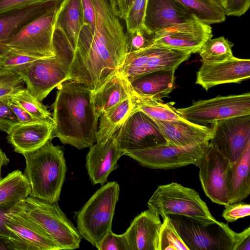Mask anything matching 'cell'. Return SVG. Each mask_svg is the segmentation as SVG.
<instances>
[{
    "label": "cell",
    "instance_id": "obj_1",
    "mask_svg": "<svg viewBox=\"0 0 250 250\" xmlns=\"http://www.w3.org/2000/svg\"><path fill=\"white\" fill-rule=\"evenodd\" d=\"M58 87L52 104L55 128L52 138L79 149L90 147L97 142L98 121L92 90L74 81H64Z\"/></svg>",
    "mask_w": 250,
    "mask_h": 250
},
{
    "label": "cell",
    "instance_id": "obj_2",
    "mask_svg": "<svg viewBox=\"0 0 250 250\" xmlns=\"http://www.w3.org/2000/svg\"><path fill=\"white\" fill-rule=\"evenodd\" d=\"M95 12L93 30L84 24L76 51L82 61L95 68L122 65L126 59L127 36L112 8L111 0H92Z\"/></svg>",
    "mask_w": 250,
    "mask_h": 250
},
{
    "label": "cell",
    "instance_id": "obj_3",
    "mask_svg": "<svg viewBox=\"0 0 250 250\" xmlns=\"http://www.w3.org/2000/svg\"><path fill=\"white\" fill-rule=\"evenodd\" d=\"M48 140L32 151L22 154L26 166L23 175L30 186L29 196L57 203L66 172L63 150Z\"/></svg>",
    "mask_w": 250,
    "mask_h": 250
},
{
    "label": "cell",
    "instance_id": "obj_4",
    "mask_svg": "<svg viewBox=\"0 0 250 250\" xmlns=\"http://www.w3.org/2000/svg\"><path fill=\"white\" fill-rule=\"evenodd\" d=\"M189 250H236L250 236V227L237 233L217 220L203 222L187 216L168 215Z\"/></svg>",
    "mask_w": 250,
    "mask_h": 250
},
{
    "label": "cell",
    "instance_id": "obj_5",
    "mask_svg": "<svg viewBox=\"0 0 250 250\" xmlns=\"http://www.w3.org/2000/svg\"><path fill=\"white\" fill-rule=\"evenodd\" d=\"M119 193L118 183L108 182L98 189L77 213L78 232L95 247L111 230Z\"/></svg>",
    "mask_w": 250,
    "mask_h": 250
},
{
    "label": "cell",
    "instance_id": "obj_6",
    "mask_svg": "<svg viewBox=\"0 0 250 250\" xmlns=\"http://www.w3.org/2000/svg\"><path fill=\"white\" fill-rule=\"evenodd\" d=\"M147 207L162 217L174 214L203 222L217 220L195 190L176 182L158 186L148 201Z\"/></svg>",
    "mask_w": 250,
    "mask_h": 250
},
{
    "label": "cell",
    "instance_id": "obj_7",
    "mask_svg": "<svg viewBox=\"0 0 250 250\" xmlns=\"http://www.w3.org/2000/svg\"><path fill=\"white\" fill-rule=\"evenodd\" d=\"M22 208L28 216L55 241L61 250L80 247L81 236L77 229L56 203L29 196L23 201Z\"/></svg>",
    "mask_w": 250,
    "mask_h": 250
},
{
    "label": "cell",
    "instance_id": "obj_8",
    "mask_svg": "<svg viewBox=\"0 0 250 250\" xmlns=\"http://www.w3.org/2000/svg\"><path fill=\"white\" fill-rule=\"evenodd\" d=\"M61 2L25 25L13 36L1 41L0 45L3 50L38 58L55 56L53 37L56 18Z\"/></svg>",
    "mask_w": 250,
    "mask_h": 250
},
{
    "label": "cell",
    "instance_id": "obj_9",
    "mask_svg": "<svg viewBox=\"0 0 250 250\" xmlns=\"http://www.w3.org/2000/svg\"><path fill=\"white\" fill-rule=\"evenodd\" d=\"M177 110L189 122L204 125L212 124L220 120L250 115V93L198 100Z\"/></svg>",
    "mask_w": 250,
    "mask_h": 250
},
{
    "label": "cell",
    "instance_id": "obj_10",
    "mask_svg": "<svg viewBox=\"0 0 250 250\" xmlns=\"http://www.w3.org/2000/svg\"><path fill=\"white\" fill-rule=\"evenodd\" d=\"M209 141L195 143L184 146L168 145L125 152L141 166L152 169H168L195 166L203 157Z\"/></svg>",
    "mask_w": 250,
    "mask_h": 250
},
{
    "label": "cell",
    "instance_id": "obj_11",
    "mask_svg": "<svg viewBox=\"0 0 250 250\" xmlns=\"http://www.w3.org/2000/svg\"><path fill=\"white\" fill-rule=\"evenodd\" d=\"M113 136L123 154L167 145L155 121L136 109L127 116Z\"/></svg>",
    "mask_w": 250,
    "mask_h": 250
},
{
    "label": "cell",
    "instance_id": "obj_12",
    "mask_svg": "<svg viewBox=\"0 0 250 250\" xmlns=\"http://www.w3.org/2000/svg\"><path fill=\"white\" fill-rule=\"evenodd\" d=\"M187 51L153 44L141 51L127 53L121 71L129 82L151 72L174 69L190 57Z\"/></svg>",
    "mask_w": 250,
    "mask_h": 250
},
{
    "label": "cell",
    "instance_id": "obj_13",
    "mask_svg": "<svg viewBox=\"0 0 250 250\" xmlns=\"http://www.w3.org/2000/svg\"><path fill=\"white\" fill-rule=\"evenodd\" d=\"M211 144L228 161L235 163L250 144V115L217 121L211 124Z\"/></svg>",
    "mask_w": 250,
    "mask_h": 250
},
{
    "label": "cell",
    "instance_id": "obj_14",
    "mask_svg": "<svg viewBox=\"0 0 250 250\" xmlns=\"http://www.w3.org/2000/svg\"><path fill=\"white\" fill-rule=\"evenodd\" d=\"M27 91L42 102L56 87L69 80L67 68L56 56L39 59L17 71Z\"/></svg>",
    "mask_w": 250,
    "mask_h": 250
},
{
    "label": "cell",
    "instance_id": "obj_15",
    "mask_svg": "<svg viewBox=\"0 0 250 250\" xmlns=\"http://www.w3.org/2000/svg\"><path fill=\"white\" fill-rule=\"evenodd\" d=\"M229 164L209 143L195 166L199 167V179L206 196L220 205L229 204L226 175Z\"/></svg>",
    "mask_w": 250,
    "mask_h": 250
},
{
    "label": "cell",
    "instance_id": "obj_16",
    "mask_svg": "<svg viewBox=\"0 0 250 250\" xmlns=\"http://www.w3.org/2000/svg\"><path fill=\"white\" fill-rule=\"evenodd\" d=\"M212 37L210 26L196 19L155 32L153 44L192 54L198 52Z\"/></svg>",
    "mask_w": 250,
    "mask_h": 250
},
{
    "label": "cell",
    "instance_id": "obj_17",
    "mask_svg": "<svg viewBox=\"0 0 250 250\" xmlns=\"http://www.w3.org/2000/svg\"><path fill=\"white\" fill-rule=\"evenodd\" d=\"M250 77V60L233 57L225 61L204 63L196 73V83L208 91L227 83H240Z\"/></svg>",
    "mask_w": 250,
    "mask_h": 250
},
{
    "label": "cell",
    "instance_id": "obj_18",
    "mask_svg": "<svg viewBox=\"0 0 250 250\" xmlns=\"http://www.w3.org/2000/svg\"><path fill=\"white\" fill-rule=\"evenodd\" d=\"M83 25L81 0H62L58 10L55 28L59 29L63 35L58 33L54 36V49H73Z\"/></svg>",
    "mask_w": 250,
    "mask_h": 250
},
{
    "label": "cell",
    "instance_id": "obj_19",
    "mask_svg": "<svg viewBox=\"0 0 250 250\" xmlns=\"http://www.w3.org/2000/svg\"><path fill=\"white\" fill-rule=\"evenodd\" d=\"M197 19L176 0H147L144 27L154 34L162 29Z\"/></svg>",
    "mask_w": 250,
    "mask_h": 250
},
{
    "label": "cell",
    "instance_id": "obj_20",
    "mask_svg": "<svg viewBox=\"0 0 250 250\" xmlns=\"http://www.w3.org/2000/svg\"><path fill=\"white\" fill-rule=\"evenodd\" d=\"M123 152L113 136L105 142H96L90 147L86 156V167L93 185H103L109 174L119 166Z\"/></svg>",
    "mask_w": 250,
    "mask_h": 250
},
{
    "label": "cell",
    "instance_id": "obj_21",
    "mask_svg": "<svg viewBox=\"0 0 250 250\" xmlns=\"http://www.w3.org/2000/svg\"><path fill=\"white\" fill-rule=\"evenodd\" d=\"M24 200L19 209L7 215L6 227L25 243L28 250H60L55 241L24 211Z\"/></svg>",
    "mask_w": 250,
    "mask_h": 250
},
{
    "label": "cell",
    "instance_id": "obj_22",
    "mask_svg": "<svg viewBox=\"0 0 250 250\" xmlns=\"http://www.w3.org/2000/svg\"><path fill=\"white\" fill-rule=\"evenodd\" d=\"M162 224L160 215L149 208L136 216L125 232L130 250H158Z\"/></svg>",
    "mask_w": 250,
    "mask_h": 250
},
{
    "label": "cell",
    "instance_id": "obj_23",
    "mask_svg": "<svg viewBox=\"0 0 250 250\" xmlns=\"http://www.w3.org/2000/svg\"><path fill=\"white\" fill-rule=\"evenodd\" d=\"M62 0H51L15 9L0 15V42L17 33L25 25L46 14ZM7 52L0 45V57Z\"/></svg>",
    "mask_w": 250,
    "mask_h": 250
},
{
    "label": "cell",
    "instance_id": "obj_24",
    "mask_svg": "<svg viewBox=\"0 0 250 250\" xmlns=\"http://www.w3.org/2000/svg\"><path fill=\"white\" fill-rule=\"evenodd\" d=\"M55 125L44 122L18 124L7 133L6 139L14 151L22 154L34 151L52 140Z\"/></svg>",
    "mask_w": 250,
    "mask_h": 250
},
{
    "label": "cell",
    "instance_id": "obj_25",
    "mask_svg": "<svg viewBox=\"0 0 250 250\" xmlns=\"http://www.w3.org/2000/svg\"><path fill=\"white\" fill-rule=\"evenodd\" d=\"M166 138L167 145L184 146L195 143L209 141L211 127L186 121L155 120Z\"/></svg>",
    "mask_w": 250,
    "mask_h": 250
},
{
    "label": "cell",
    "instance_id": "obj_26",
    "mask_svg": "<svg viewBox=\"0 0 250 250\" xmlns=\"http://www.w3.org/2000/svg\"><path fill=\"white\" fill-rule=\"evenodd\" d=\"M174 69H162L140 76L129 82L134 94L157 101L168 96L175 88Z\"/></svg>",
    "mask_w": 250,
    "mask_h": 250
},
{
    "label": "cell",
    "instance_id": "obj_27",
    "mask_svg": "<svg viewBox=\"0 0 250 250\" xmlns=\"http://www.w3.org/2000/svg\"><path fill=\"white\" fill-rule=\"evenodd\" d=\"M132 90L121 69L114 73L98 89L92 91V98L98 115L100 116L131 96Z\"/></svg>",
    "mask_w": 250,
    "mask_h": 250
},
{
    "label": "cell",
    "instance_id": "obj_28",
    "mask_svg": "<svg viewBox=\"0 0 250 250\" xmlns=\"http://www.w3.org/2000/svg\"><path fill=\"white\" fill-rule=\"evenodd\" d=\"M229 204L241 202L250 193V144L239 159L229 165L226 175Z\"/></svg>",
    "mask_w": 250,
    "mask_h": 250
},
{
    "label": "cell",
    "instance_id": "obj_29",
    "mask_svg": "<svg viewBox=\"0 0 250 250\" xmlns=\"http://www.w3.org/2000/svg\"><path fill=\"white\" fill-rule=\"evenodd\" d=\"M135 101L132 96L128 97L111 108L100 117L96 142H105L119 129L127 116L135 109Z\"/></svg>",
    "mask_w": 250,
    "mask_h": 250
},
{
    "label": "cell",
    "instance_id": "obj_30",
    "mask_svg": "<svg viewBox=\"0 0 250 250\" xmlns=\"http://www.w3.org/2000/svg\"><path fill=\"white\" fill-rule=\"evenodd\" d=\"M30 191L29 183L23 174L14 170L0 179V205L24 200Z\"/></svg>",
    "mask_w": 250,
    "mask_h": 250
},
{
    "label": "cell",
    "instance_id": "obj_31",
    "mask_svg": "<svg viewBox=\"0 0 250 250\" xmlns=\"http://www.w3.org/2000/svg\"><path fill=\"white\" fill-rule=\"evenodd\" d=\"M132 96L136 103L135 109L143 111L154 120H187L173 106V103H164L163 101L141 98L133 91Z\"/></svg>",
    "mask_w": 250,
    "mask_h": 250
},
{
    "label": "cell",
    "instance_id": "obj_32",
    "mask_svg": "<svg viewBox=\"0 0 250 250\" xmlns=\"http://www.w3.org/2000/svg\"><path fill=\"white\" fill-rule=\"evenodd\" d=\"M199 20L211 24L223 22L226 15L223 7L214 0H176Z\"/></svg>",
    "mask_w": 250,
    "mask_h": 250
},
{
    "label": "cell",
    "instance_id": "obj_33",
    "mask_svg": "<svg viewBox=\"0 0 250 250\" xmlns=\"http://www.w3.org/2000/svg\"><path fill=\"white\" fill-rule=\"evenodd\" d=\"M231 44L224 37L208 40L198 52L204 63L218 62L233 57Z\"/></svg>",
    "mask_w": 250,
    "mask_h": 250
},
{
    "label": "cell",
    "instance_id": "obj_34",
    "mask_svg": "<svg viewBox=\"0 0 250 250\" xmlns=\"http://www.w3.org/2000/svg\"><path fill=\"white\" fill-rule=\"evenodd\" d=\"M10 97L35 118L42 122L55 125L51 114L46 107L33 97L26 88L14 93Z\"/></svg>",
    "mask_w": 250,
    "mask_h": 250
},
{
    "label": "cell",
    "instance_id": "obj_35",
    "mask_svg": "<svg viewBox=\"0 0 250 250\" xmlns=\"http://www.w3.org/2000/svg\"><path fill=\"white\" fill-rule=\"evenodd\" d=\"M158 250H189L168 215L162 217Z\"/></svg>",
    "mask_w": 250,
    "mask_h": 250
},
{
    "label": "cell",
    "instance_id": "obj_36",
    "mask_svg": "<svg viewBox=\"0 0 250 250\" xmlns=\"http://www.w3.org/2000/svg\"><path fill=\"white\" fill-rule=\"evenodd\" d=\"M24 83L17 71L0 66V99L9 97L25 88Z\"/></svg>",
    "mask_w": 250,
    "mask_h": 250
},
{
    "label": "cell",
    "instance_id": "obj_37",
    "mask_svg": "<svg viewBox=\"0 0 250 250\" xmlns=\"http://www.w3.org/2000/svg\"><path fill=\"white\" fill-rule=\"evenodd\" d=\"M147 0H134L126 16L128 33L144 29V20Z\"/></svg>",
    "mask_w": 250,
    "mask_h": 250
},
{
    "label": "cell",
    "instance_id": "obj_38",
    "mask_svg": "<svg viewBox=\"0 0 250 250\" xmlns=\"http://www.w3.org/2000/svg\"><path fill=\"white\" fill-rule=\"evenodd\" d=\"M128 34L126 35L127 53L141 51L153 44L154 34L149 32L145 28Z\"/></svg>",
    "mask_w": 250,
    "mask_h": 250
},
{
    "label": "cell",
    "instance_id": "obj_39",
    "mask_svg": "<svg viewBox=\"0 0 250 250\" xmlns=\"http://www.w3.org/2000/svg\"><path fill=\"white\" fill-rule=\"evenodd\" d=\"M95 247L99 250H130L125 233L117 234L112 229L106 233Z\"/></svg>",
    "mask_w": 250,
    "mask_h": 250
},
{
    "label": "cell",
    "instance_id": "obj_40",
    "mask_svg": "<svg viewBox=\"0 0 250 250\" xmlns=\"http://www.w3.org/2000/svg\"><path fill=\"white\" fill-rule=\"evenodd\" d=\"M23 200L17 203H9L0 205V235L11 238L22 244L25 250L28 248L25 243L14 232L8 229L5 225V219L10 213L19 209Z\"/></svg>",
    "mask_w": 250,
    "mask_h": 250
},
{
    "label": "cell",
    "instance_id": "obj_41",
    "mask_svg": "<svg viewBox=\"0 0 250 250\" xmlns=\"http://www.w3.org/2000/svg\"><path fill=\"white\" fill-rule=\"evenodd\" d=\"M39 59L41 58L9 51L1 58L0 66L7 69L17 71Z\"/></svg>",
    "mask_w": 250,
    "mask_h": 250
},
{
    "label": "cell",
    "instance_id": "obj_42",
    "mask_svg": "<svg viewBox=\"0 0 250 250\" xmlns=\"http://www.w3.org/2000/svg\"><path fill=\"white\" fill-rule=\"evenodd\" d=\"M9 97L0 99V130L7 134L14 126L20 124L8 104Z\"/></svg>",
    "mask_w": 250,
    "mask_h": 250
},
{
    "label": "cell",
    "instance_id": "obj_43",
    "mask_svg": "<svg viewBox=\"0 0 250 250\" xmlns=\"http://www.w3.org/2000/svg\"><path fill=\"white\" fill-rule=\"evenodd\" d=\"M225 207L222 216L228 223L233 222L250 214V205L249 204L239 202L229 204Z\"/></svg>",
    "mask_w": 250,
    "mask_h": 250
},
{
    "label": "cell",
    "instance_id": "obj_44",
    "mask_svg": "<svg viewBox=\"0 0 250 250\" xmlns=\"http://www.w3.org/2000/svg\"><path fill=\"white\" fill-rule=\"evenodd\" d=\"M250 6V0H225L223 7L225 15L240 16Z\"/></svg>",
    "mask_w": 250,
    "mask_h": 250
},
{
    "label": "cell",
    "instance_id": "obj_45",
    "mask_svg": "<svg viewBox=\"0 0 250 250\" xmlns=\"http://www.w3.org/2000/svg\"><path fill=\"white\" fill-rule=\"evenodd\" d=\"M51 0H0V15L18 8Z\"/></svg>",
    "mask_w": 250,
    "mask_h": 250
},
{
    "label": "cell",
    "instance_id": "obj_46",
    "mask_svg": "<svg viewBox=\"0 0 250 250\" xmlns=\"http://www.w3.org/2000/svg\"><path fill=\"white\" fill-rule=\"evenodd\" d=\"M8 104L16 115L20 124H26L36 122H42L35 118L23 109L11 97L9 98Z\"/></svg>",
    "mask_w": 250,
    "mask_h": 250
},
{
    "label": "cell",
    "instance_id": "obj_47",
    "mask_svg": "<svg viewBox=\"0 0 250 250\" xmlns=\"http://www.w3.org/2000/svg\"><path fill=\"white\" fill-rule=\"evenodd\" d=\"M83 15L84 24L93 30L95 22V12L92 0H81Z\"/></svg>",
    "mask_w": 250,
    "mask_h": 250
},
{
    "label": "cell",
    "instance_id": "obj_48",
    "mask_svg": "<svg viewBox=\"0 0 250 250\" xmlns=\"http://www.w3.org/2000/svg\"><path fill=\"white\" fill-rule=\"evenodd\" d=\"M134 0H111L112 8L115 15L125 20L127 13Z\"/></svg>",
    "mask_w": 250,
    "mask_h": 250
},
{
    "label": "cell",
    "instance_id": "obj_49",
    "mask_svg": "<svg viewBox=\"0 0 250 250\" xmlns=\"http://www.w3.org/2000/svg\"><path fill=\"white\" fill-rule=\"evenodd\" d=\"M0 250H25V248L18 241L10 237L0 235Z\"/></svg>",
    "mask_w": 250,
    "mask_h": 250
},
{
    "label": "cell",
    "instance_id": "obj_50",
    "mask_svg": "<svg viewBox=\"0 0 250 250\" xmlns=\"http://www.w3.org/2000/svg\"><path fill=\"white\" fill-rule=\"evenodd\" d=\"M9 162L8 158L3 151L0 148V179L1 177V168L3 166H7Z\"/></svg>",
    "mask_w": 250,
    "mask_h": 250
},
{
    "label": "cell",
    "instance_id": "obj_51",
    "mask_svg": "<svg viewBox=\"0 0 250 250\" xmlns=\"http://www.w3.org/2000/svg\"><path fill=\"white\" fill-rule=\"evenodd\" d=\"M236 250H250V236L245 238L240 243Z\"/></svg>",
    "mask_w": 250,
    "mask_h": 250
},
{
    "label": "cell",
    "instance_id": "obj_52",
    "mask_svg": "<svg viewBox=\"0 0 250 250\" xmlns=\"http://www.w3.org/2000/svg\"><path fill=\"white\" fill-rule=\"evenodd\" d=\"M216 1L220 5H221L222 7H223L225 0H214Z\"/></svg>",
    "mask_w": 250,
    "mask_h": 250
},
{
    "label": "cell",
    "instance_id": "obj_53",
    "mask_svg": "<svg viewBox=\"0 0 250 250\" xmlns=\"http://www.w3.org/2000/svg\"><path fill=\"white\" fill-rule=\"evenodd\" d=\"M1 58L0 57V66L1 65Z\"/></svg>",
    "mask_w": 250,
    "mask_h": 250
}]
</instances>
